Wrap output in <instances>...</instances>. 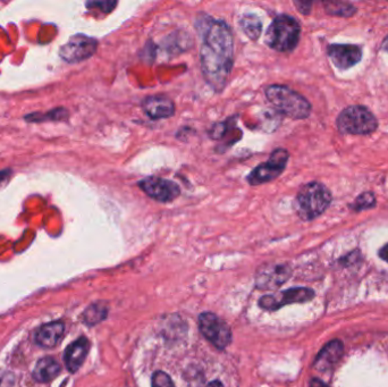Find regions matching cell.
<instances>
[{"instance_id":"obj_11","label":"cell","mask_w":388,"mask_h":387,"mask_svg":"<svg viewBox=\"0 0 388 387\" xmlns=\"http://www.w3.org/2000/svg\"><path fill=\"white\" fill-rule=\"evenodd\" d=\"M292 275V269L286 263H266L259 267L255 274V287L259 290H275Z\"/></svg>"},{"instance_id":"obj_16","label":"cell","mask_w":388,"mask_h":387,"mask_svg":"<svg viewBox=\"0 0 388 387\" xmlns=\"http://www.w3.org/2000/svg\"><path fill=\"white\" fill-rule=\"evenodd\" d=\"M65 325L62 322H48L42 325L36 333V343L44 349H53L64 336Z\"/></svg>"},{"instance_id":"obj_17","label":"cell","mask_w":388,"mask_h":387,"mask_svg":"<svg viewBox=\"0 0 388 387\" xmlns=\"http://www.w3.org/2000/svg\"><path fill=\"white\" fill-rule=\"evenodd\" d=\"M60 370H62V367H60V362L55 360L53 358H41L34 367L33 379L39 383H48V381L56 379L57 376L60 375Z\"/></svg>"},{"instance_id":"obj_23","label":"cell","mask_w":388,"mask_h":387,"mask_svg":"<svg viewBox=\"0 0 388 387\" xmlns=\"http://www.w3.org/2000/svg\"><path fill=\"white\" fill-rule=\"evenodd\" d=\"M119 5L117 1H92V3H86V7L88 8H99L101 12L105 14H109L113 12L115 7Z\"/></svg>"},{"instance_id":"obj_27","label":"cell","mask_w":388,"mask_h":387,"mask_svg":"<svg viewBox=\"0 0 388 387\" xmlns=\"http://www.w3.org/2000/svg\"><path fill=\"white\" fill-rule=\"evenodd\" d=\"M380 256L382 261H387L388 263V244L382 248V250L380 251Z\"/></svg>"},{"instance_id":"obj_5","label":"cell","mask_w":388,"mask_h":387,"mask_svg":"<svg viewBox=\"0 0 388 387\" xmlns=\"http://www.w3.org/2000/svg\"><path fill=\"white\" fill-rule=\"evenodd\" d=\"M377 126L378 122L373 112L362 106L349 107L337 119L338 131L343 134L365 136L373 133Z\"/></svg>"},{"instance_id":"obj_8","label":"cell","mask_w":388,"mask_h":387,"mask_svg":"<svg viewBox=\"0 0 388 387\" xmlns=\"http://www.w3.org/2000/svg\"><path fill=\"white\" fill-rule=\"evenodd\" d=\"M97 48L98 41L95 38L84 34H75L60 48V56L62 60L75 64L89 60L90 57L95 55Z\"/></svg>"},{"instance_id":"obj_18","label":"cell","mask_w":388,"mask_h":387,"mask_svg":"<svg viewBox=\"0 0 388 387\" xmlns=\"http://www.w3.org/2000/svg\"><path fill=\"white\" fill-rule=\"evenodd\" d=\"M241 30L246 34L248 38L251 40H257L260 38L261 32H262V22L260 18L252 13L244 14L239 21Z\"/></svg>"},{"instance_id":"obj_10","label":"cell","mask_w":388,"mask_h":387,"mask_svg":"<svg viewBox=\"0 0 388 387\" xmlns=\"http://www.w3.org/2000/svg\"><path fill=\"white\" fill-rule=\"evenodd\" d=\"M138 185L148 197L163 204L174 202L181 195V189L178 184L157 176L143 178L139 181Z\"/></svg>"},{"instance_id":"obj_22","label":"cell","mask_w":388,"mask_h":387,"mask_svg":"<svg viewBox=\"0 0 388 387\" xmlns=\"http://www.w3.org/2000/svg\"><path fill=\"white\" fill-rule=\"evenodd\" d=\"M152 387H175L169 375L160 370L152 375Z\"/></svg>"},{"instance_id":"obj_28","label":"cell","mask_w":388,"mask_h":387,"mask_svg":"<svg viewBox=\"0 0 388 387\" xmlns=\"http://www.w3.org/2000/svg\"><path fill=\"white\" fill-rule=\"evenodd\" d=\"M206 387H225L222 385V383H220V381H213L209 383Z\"/></svg>"},{"instance_id":"obj_13","label":"cell","mask_w":388,"mask_h":387,"mask_svg":"<svg viewBox=\"0 0 388 387\" xmlns=\"http://www.w3.org/2000/svg\"><path fill=\"white\" fill-rule=\"evenodd\" d=\"M328 56L336 67L347 70L360 62L362 53L358 46L332 45L328 48Z\"/></svg>"},{"instance_id":"obj_20","label":"cell","mask_w":388,"mask_h":387,"mask_svg":"<svg viewBox=\"0 0 388 387\" xmlns=\"http://www.w3.org/2000/svg\"><path fill=\"white\" fill-rule=\"evenodd\" d=\"M67 119H69V112L65 108H56L44 115L31 114L25 116V121L27 122L62 121Z\"/></svg>"},{"instance_id":"obj_2","label":"cell","mask_w":388,"mask_h":387,"mask_svg":"<svg viewBox=\"0 0 388 387\" xmlns=\"http://www.w3.org/2000/svg\"><path fill=\"white\" fill-rule=\"evenodd\" d=\"M330 202L332 195L326 186L318 182H310L297 192L294 200V209L300 218L309 222L325 213Z\"/></svg>"},{"instance_id":"obj_24","label":"cell","mask_w":388,"mask_h":387,"mask_svg":"<svg viewBox=\"0 0 388 387\" xmlns=\"http://www.w3.org/2000/svg\"><path fill=\"white\" fill-rule=\"evenodd\" d=\"M226 131H227L226 124H224V123H218V124H215L211 127L209 136H210L211 139L220 140L222 139V136H225Z\"/></svg>"},{"instance_id":"obj_12","label":"cell","mask_w":388,"mask_h":387,"mask_svg":"<svg viewBox=\"0 0 388 387\" xmlns=\"http://www.w3.org/2000/svg\"><path fill=\"white\" fill-rule=\"evenodd\" d=\"M142 110L152 119H165L175 114V105L163 96H149L143 99Z\"/></svg>"},{"instance_id":"obj_14","label":"cell","mask_w":388,"mask_h":387,"mask_svg":"<svg viewBox=\"0 0 388 387\" xmlns=\"http://www.w3.org/2000/svg\"><path fill=\"white\" fill-rule=\"evenodd\" d=\"M90 342L86 337H80L66 348L64 362L69 372H76L86 361L89 353Z\"/></svg>"},{"instance_id":"obj_19","label":"cell","mask_w":388,"mask_h":387,"mask_svg":"<svg viewBox=\"0 0 388 387\" xmlns=\"http://www.w3.org/2000/svg\"><path fill=\"white\" fill-rule=\"evenodd\" d=\"M107 315H108V306L105 302H95L84 311L83 320L86 325H97L106 320Z\"/></svg>"},{"instance_id":"obj_25","label":"cell","mask_w":388,"mask_h":387,"mask_svg":"<svg viewBox=\"0 0 388 387\" xmlns=\"http://www.w3.org/2000/svg\"><path fill=\"white\" fill-rule=\"evenodd\" d=\"M13 171L11 169H5V171H0V185L3 183H6L8 182L11 175H12Z\"/></svg>"},{"instance_id":"obj_4","label":"cell","mask_w":388,"mask_h":387,"mask_svg":"<svg viewBox=\"0 0 388 387\" xmlns=\"http://www.w3.org/2000/svg\"><path fill=\"white\" fill-rule=\"evenodd\" d=\"M301 27L295 18L290 15H279L274 18L267 29V46L279 53H290L299 44Z\"/></svg>"},{"instance_id":"obj_6","label":"cell","mask_w":388,"mask_h":387,"mask_svg":"<svg viewBox=\"0 0 388 387\" xmlns=\"http://www.w3.org/2000/svg\"><path fill=\"white\" fill-rule=\"evenodd\" d=\"M290 154L285 149L279 148L270 155L269 159L257 166L246 178L250 185L269 183L282 174L288 165Z\"/></svg>"},{"instance_id":"obj_9","label":"cell","mask_w":388,"mask_h":387,"mask_svg":"<svg viewBox=\"0 0 388 387\" xmlns=\"http://www.w3.org/2000/svg\"><path fill=\"white\" fill-rule=\"evenodd\" d=\"M314 298V292L308 287H293L277 294L264 296L259 300V306L264 310H279V308L292 303H305Z\"/></svg>"},{"instance_id":"obj_3","label":"cell","mask_w":388,"mask_h":387,"mask_svg":"<svg viewBox=\"0 0 388 387\" xmlns=\"http://www.w3.org/2000/svg\"><path fill=\"white\" fill-rule=\"evenodd\" d=\"M265 95L277 112L292 119H305L310 116L312 105L302 95L288 86L273 84L267 86Z\"/></svg>"},{"instance_id":"obj_1","label":"cell","mask_w":388,"mask_h":387,"mask_svg":"<svg viewBox=\"0 0 388 387\" xmlns=\"http://www.w3.org/2000/svg\"><path fill=\"white\" fill-rule=\"evenodd\" d=\"M201 38L200 62L202 75L211 89H225L234 62V37L231 27L222 20L203 15L196 23Z\"/></svg>"},{"instance_id":"obj_21","label":"cell","mask_w":388,"mask_h":387,"mask_svg":"<svg viewBox=\"0 0 388 387\" xmlns=\"http://www.w3.org/2000/svg\"><path fill=\"white\" fill-rule=\"evenodd\" d=\"M376 204V198L371 192L362 193L356 198V202L353 204L354 210H366L375 207Z\"/></svg>"},{"instance_id":"obj_26","label":"cell","mask_w":388,"mask_h":387,"mask_svg":"<svg viewBox=\"0 0 388 387\" xmlns=\"http://www.w3.org/2000/svg\"><path fill=\"white\" fill-rule=\"evenodd\" d=\"M310 387H328L323 381L318 379H312L310 381Z\"/></svg>"},{"instance_id":"obj_15","label":"cell","mask_w":388,"mask_h":387,"mask_svg":"<svg viewBox=\"0 0 388 387\" xmlns=\"http://www.w3.org/2000/svg\"><path fill=\"white\" fill-rule=\"evenodd\" d=\"M344 348L341 341L333 340L327 343L323 349L320 350L316 360L314 362V367L319 372H326L330 369L332 367L337 364L342 355H343Z\"/></svg>"},{"instance_id":"obj_7","label":"cell","mask_w":388,"mask_h":387,"mask_svg":"<svg viewBox=\"0 0 388 387\" xmlns=\"http://www.w3.org/2000/svg\"><path fill=\"white\" fill-rule=\"evenodd\" d=\"M199 329L218 350L226 349L231 344V328L215 313H202L199 316Z\"/></svg>"}]
</instances>
